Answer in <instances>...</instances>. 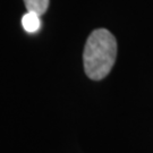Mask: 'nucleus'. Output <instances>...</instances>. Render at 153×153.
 Instances as JSON below:
<instances>
[{"label": "nucleus", "instance_id": "3", "mask_svg": "<svg viewBox=\"0 0 153 153\" xmlns=\"http://www.w3.org/2000/svg\"><path fill=\"white\" fill-rule=\"evenodd\" d=\"M27 11L36 13L40 16L43 15L49 7V0H24Z\"/></svg>", "mask_w": 153, "mask_h": 153}, {"label": "nucleus", "instance_id": "2", "mask_svg": "<svg viewBox=\"0 0 153 153\" xmlns=\"http://www.w3.org/2000/svg\"><path fill=\"white\" fill-rule=\"evenodd\" d=\"M22 25L27 33L38 32L41 27V19L40 15L33 11H27L22 18Z\"/></svg>", "mask_w": 153, "mask_h": 153}, {"label": "nucleus", "instance_id": "1", "mask_svg": "<svg viewBox=\"0 0 153 153\" xmlns=\"http://www.w3.org/2000/svg\"><path fill=\"white\" fill-rule=\"evenodd\" d=\"M117 57V41L105 28H98L88 36L84 53V71L93 81H100L110 73Z\"/></svg>", "mask_w": 153, "mask_h": 153}]
</instances>
